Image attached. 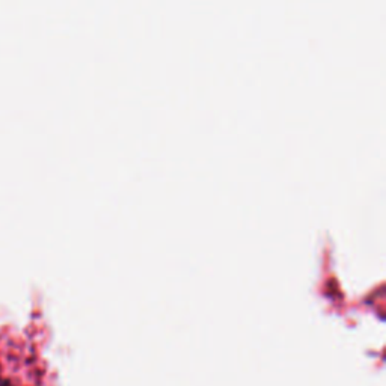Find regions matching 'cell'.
Here are the masks:
<instances>
[{"mask_svg":"<svg viewBox=\"0 0 386 386\" xmlns=\"http://www.w3.org/2000/svg\"><path fill=\"white\" fill-rule=\"evenodd\" d=\"M0 386H11V385L8 383V382H5V380H0Z\"/></svg>","mask_w":386,"mask_h":386,"instance_id":"obj_1","label":"cell"}]
</instances>
